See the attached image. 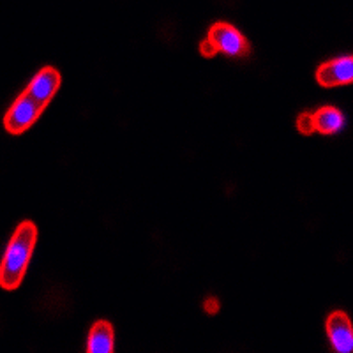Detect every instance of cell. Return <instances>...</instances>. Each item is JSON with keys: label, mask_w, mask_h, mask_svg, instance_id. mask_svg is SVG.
<instances>
[{"label": "cell", "mask_w": 353, "mask_h": 353, "mask_svg": "<svg viewBox=\"0 0 353 353\" xmlns=\"http://www.w3.org/2000/svg\"><path fill=\"white\" fill-rule=\"evenodd\" d=\"M50 103L34 94L28 87L23 88V92L14 99L9 106L8 113L4 117V128L9 134H23L25 131L32 128L39 121L41 113L46 110Z\"/></svg>", "instance_id": "cell-3"}, {"label": "cell", "mask_w": 353, "mask_h": 353, "mask_svg": "<svg viewBox=\"0 0 353 353\" xmlns=\"http://www.w3.org/2000/svg\"><path fill=\"white\" fill-rule=\"evenodd\" d=\"M37 242V226L32 221H21L11 235L0 267V286L8 292L17 290L27 274Z\"/></svg>", "instance_id": "cell-1"}, {"label": "cell", "mask_w": 353, "mask_h": 353, "mask_svg": "<svg viewBox=\"0 0 353 353\" xmlns=\"http://www.w3.org/2000/svg\"><path fill=\"white\" fill-rule=\"evenodd\" d=\"M316 81L323 88L345 87L353 83V55L337 57L318 65Z\"/></svg>", "instance_id": "cell-4"}, {"label": "cell", "mask_w": 353, "mask_h": 353, "mask_svg": "<svg viewBox=\"0 0 353 353\" xmlns=\"http://www.w3.org/2000/svg\"><path fill=\"white\" fill-rule=\"evenodd\" d=\"M297 131L304 137H309V134H313L316 132V125H314V113H309V112H302L301 115L297 117Z\"/></svg>", "instance_id": "cell-8"}, {"label": "cell", "mask_w": 353, "mask_h": 353, "mask_svg": "<svg viewBox=\"0 0 353 353\" xmlns=\"http://www.w3.org/2000/svg\"><path fill=\"white\" fill-rule=\"evenodd\" d=\"M115 350V330L106 320L96 321L88 332L87 352L88 353H112Z\"/></svg>", "instance_id": "cell-6"}, {"label": "cell", "mask_w": 353, "mask_h": 353, "mask_svg": "<svg viewBox=\"0 0 353 353\" xmlns=\"http://www.w3.org/2000/svg\"><path fill=\"white\" fill-rule=\"evenodd\" d=\"M200 52L207 59L216 53H225L228 57H248L251 53V43L232 23L216 21L210 25L207 39L200 44Z\"/></svg>", "instance_id": "cell-2"}, {"label": "cell", "mask_w": 353, "mask_h": 353, "mask_svg": "<svg viewBox=\"0 0 353 353\" xmlns=\"http://www.w3.org/2000/svg\"><path fill=\"white\" fill-rule=\"evenodd\" d=\"M325 332L330 346L337 353L353 352V323L345 311H332L325 320Z\"/></svg>", "instance_id": "cell-5"}, {"label": "cell", "mask_w": 353, "mask_h": 353, "mask_svg": "<svg viewBox=\"0 0 353 353\" xmlns=\"http://www.w3.org/2000/svg\"><path fill=\"white\" fill-rule=\"evenodd\" d=\"M219 307H221V304L216 297H209L207 301L203 302V309L207 314H217Z\"/></svg>", "instance_id": "cell-9"}, {"label": "cell", "mask_w": 353, "mask_h": 353, "mask_svg": "<svg viewBox=\"0 0 353 353\" xmlns=\"http://www.w3.org/2000/svg\"><path fill=\"white\" fill-rule=\"evenodd\" d=\"M314 125L316 132L323 137H332L345 128V115L336 106H321L314 112Z\"/></svg>", "instance_id": "cell-7"}]
</instances>
